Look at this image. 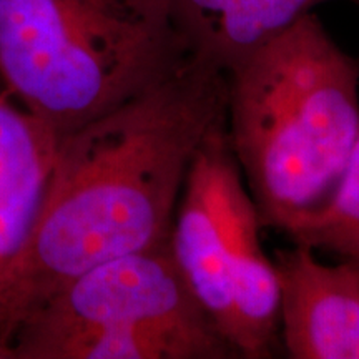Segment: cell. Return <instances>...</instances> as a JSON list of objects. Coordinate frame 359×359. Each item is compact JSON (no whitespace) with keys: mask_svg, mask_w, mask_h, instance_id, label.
<instances>
[{"mask_svg":"<svg viewBox=\"0 0 359 359\" xmlns=\"http://www.w3.org/2000/svg\"><path fill=\"white\" fill-rule=\"evenodd\" d=\"M15 359H240L193 298L170 243L87 269L34 309Z\"/></svg>","mask_w":359,"mask_h":359,"instance_id":"cell-4","label":"cell"},{"mask_svg":"<svg viewBox=\"0 0 359 359\" xmlns=\"http://www.w3.org/2000/svg\"><path fill=\"white\" fill-rule=\"evenodd\" d=\"M191 58L170 0H0V82L58 137Z\"/></svg>","mask_w":359,"mask_h":359,"instance_id":"cell-3","label":"cell"},{"mask_svg":"<svg viewBox=\"0 0 359 359\" xmlns=\"http://www.w3.org/2000/svg\"><path fill=\"white\" fill-rule=\"evenodd\" d=\"M226 132L262 226L327 201L359 132V60L314 12L226 72Z\"/></svg>","mask_w":359,"mask_h":359,"instance_id":"cell-2","label":"cell"},{"mask_svg":"<svg viewBox=\"0 0 359 359\" xmlns=\"http://www.w3.org/2000/svg\"><path fill=\"white\" fill-rule=\"evenodd\" d=\"M278 318L291 359H359V262L325 264L308 246L276 250Z\"/></svg>","mask_w":359,"mask_h":359,"instance_id":"cell-7","label":"cell"},{"mask_svg":"<svg viewBox=\"0 0 359 359\" xmlns=\"http://www.w3.org/2000/svg\"><path fill=\"white\" fill-rule=\"evenodd\" d=\"M226 72L191 57L60 138L30 250L27 316L87 269L168 241L188 170L226 122Z\"/></svg>","mask_w":359,"mask_h":359,"instance_id":"cell-1","label":"cell"},{"mask_svg":"<svg viewBox=\"0 0 359 359\" xmlns=\"http://www.w3.org/2000/svg\"><path fill=\"white\" fill-rule=\"evenodd\" d=\"M327 2L334 0H170V11L191 57L228 72Z\"/></svg>","mask_w":359,"mask_h":359,"instance_id":"cell-8","label":"cell"},{"mask_svg":"<svg viewBox=\"0 0 359 359\" xmlns=\"http://www.w3.org/2000/svg\"><path fill=\"white\" fill-rule=\"evenodd\" d=\"M293 243L359 262V132L334 191L285 231Z\"/></svg>","mask_w":359,"mask_h":359,"instance_id":"cell-9","label":"cell"},{"mask_svg":"<svg viewBox=\"0 0 359 359\" xmlns=\"http://www.w3.org/2000/svg\"><path fill=\"white\" fill-rule=\"evenodd\" d=\"M226 122L198 148L175 212L170 250L188 290L240 359L273 358L278 280Z\"/></svg>","mask_w":359,"mask_h":359,"instance_id":"cell-5","label":"cell"},{"mask_svg":"<svg viewBox=\"0 0 359 359\" xmlns=\"http://www.w3.org/2000/svg\"><path fill=\"white\" fill-rule=\"evenodd\" d=\"M60 137L0 87V359L27 316L30 250Z\"/></svg>","mask_w":359,"mask_h":359,"instance_id":"cell-6","label":"cell"},{"mask_svg":"<svg viewBox=\"0 0 359 359\" xmlns=\"http://www.w3.org/2000/svg\"><path fill=\"white\" fill-rule=\"evenodd\" d=\"M353 2H354V4H358V6H359V0H353Z\"/></svg>","mask_w":359,"mask_h":359,"instance_id":"cell-10","label":"cell"}]
</instances>
